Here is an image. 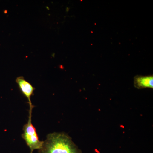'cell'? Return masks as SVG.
I'll return each mask as SVG.
<instances>
[{"label": "cell", "mask_w": 153, "mask_h": 153, "mask_svg": "<svg viewBox=\"0 0 153 153\" xmlns=\"http://www.w3.org/2000/svg\"><path fill=\"white\" fill-rule=\"evenodd\" d=\"M134 85L138 89L153 88V76H137L134 78Z\"/></svg>", "instance_id": "277c9868"}, {"label": "cell", "mask_w": 153, "mask_h": 153, "mask_svg": "<svg viewBox=\"0 0 153 153\" xmlns=\"http://www.w3.org/2000/svg\"><path fill=\"white\" fill-rule=\"evenodd\" d=\"M16 81L22 93L27 99L30 108H33L31 102V97L33 95L34 90H35V88L31 85V83L25 79L23 76H20L17 77Z\"/></svg>", "instance_id": "3957f363"}, {"label": "cell", "mask_w": 153, "mask_h": 153, "mask_svg": "<svg viewBox=\"0 0 153 153\" xmlns=\"http://www.w3.org/2000/svg\"><path fill=\"white\" fill-rule=\"evenodd\" d=\"M33 108L29 110V119L27 123L23 126L24 132L22 134L23 139L30 148L31 153H33L35 150H39L43 146L44 141L39 139L36 128L33 126L32 122V110Z\"/></svg>", "instance_id": "7a4b0ae2"}, {"label": "cell", "mask_w": 153, "mask_h": 153, "mask_svg": "<svg viewBox=\"0 0 153 153\" xmlns=\"http://www.w3.org/2000/svg\"><path fill=\"white\" fill-rule=\"evenodd\" d=\"M38 153H82L65 132H53L48 134Z\"/></svg>", "instance_id": "6da1fadb"}]
</instances>
